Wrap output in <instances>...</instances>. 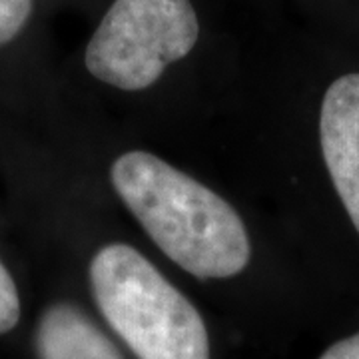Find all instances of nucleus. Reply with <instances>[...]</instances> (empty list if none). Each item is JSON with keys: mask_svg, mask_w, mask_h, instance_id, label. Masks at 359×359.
Wrapping results in <instances>:
<instances>
[{"mask_svg": "<svg viewBox=\"0 0 359 359\" xmlns=\"http://www.w3.org/2000/svg\"><path fill=\"white\" fill-rule=\"evenodd\" d=\"M102 318L138 359H210L200 311L138 250L108 244L90 262Z\"/></svg>", "mask_w": 359, "mask_h": 359, "instance_id": "nucleus-2", "label": "nucleus"}, {"mask_svg": "<svg viewBox=\"0 0 359 359\" xmlns=\"http://www.w3.org/2000/svg\"><path fill=\"white\" fill-rule=\"evenodd\" d=\"M110 180L152 242L188 273L222 280L250 264L252 244L238 212L162 158L126 152L116 158Z\"/></svg>", "mask_w": 359, "mask_h": 359, "instance_id": "nucleus-1", "label": "nucleus"}, {"mask_svg": "<svg viewBox=\"0 0 359 359\" xmlns=\"http://www.w3.org/2000/svg\"><path fill=\"white\" fill-rule=\"evenodd\" d=\"M320 359H359V332L327 347Z\"/></svg>", "mask_w": 359, "mask_h": 359, "instance_id": "nucleus-8", "label": "nucleus"}, {"mask_svg": "<svg viewBox=\"0 0 359 359\" xmlns=\"http://www.w3.org/2000/svg\"><path fill=\"white\" fill-rule=\"evenodd\" d=\"M320 142L335 192L359 231V72L337 78L325 92Z\"/></svg>", "mask_w": 359, "mask_h": 359, "instance_id": "nucleus-4", "label": "nucleus"}, {"mask_svg": "<svg viewBox=\"0 0 359 359\" xmlns=\"http://www.w3.org/2000/svg\"><path fill=\"white\" fill-rule=\"evenodd\" d=\"M200 25L190 0H114L86 46V68L120 90H144L188 56Z\"/></svg>", "mask_w": 359, "mask_h": 359, "instance_id": "nucleus-3", "label": "nucleus"}, {"mask_svg": "<svg viewBox=\"0 0 359 359\" xmlns=\"http://www.w3.org/2000/svg\"><path fill=\"white\" fill-rule=\"evenodd\" d=\"M32 13V0H0V46L25 28Z\"/></svg>", "mask_w": 359, "mask_h": 359, "instance_id": "nucleus-7", "label": "nucleus"}, {"mask_svg": "<svg viewBox=\"0 0 359 359\" xmlns=\"http://www.w3.org/2000/svg\"><path fill=\"white\" fill-rule=\"evenodd\" d=\"M20 320V297L11 271L0 259V334L14 330Z\"/></svg>", "mask_w": 359, "mask_h": 359, "instance_id": "nucleus-6", "label": "nucleus"}, {"mask_svg": "<svg viewBox=\"0 0 359 359\" xmlns=\"http://www.w3.org/2000/svg\"><path fill=\"white\" fill-rule=\"evenodd\" d=\"M34 341L39 359H124L114 341L82 309L66 302L44 309Z\"/></svg>", "mask_w": 359, "mask_h": 359, "instance_id": "nucleus-5", "label": "nucleus"}]
</instances>
